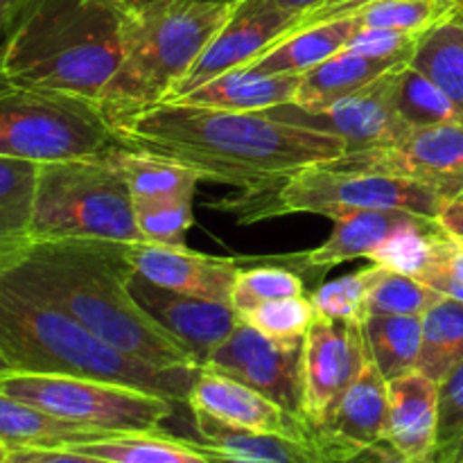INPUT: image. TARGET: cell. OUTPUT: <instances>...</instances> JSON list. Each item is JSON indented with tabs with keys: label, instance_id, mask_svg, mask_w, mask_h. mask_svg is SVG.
Wrapping results in <instances>:
<instances>
[{
	"label": "cell",
	"instance_id": "53",
	"mask_svg": "<svg viewBox=\"0 0 463 463\" xmlns=\"http://www.w3.org/2000/svg\"><path fill=\"white\" fill-rule=\"evenodd\" d=\"M5 81H7V80H5V75H3V68H0V86H3Z\"/></svg>",
	"mask_w": 463,
	"mask_h": 463
},
{
	"label": "cell",
	"instance_id": "44",
	"mask_svg": "<svg viewBox=\"0 0 463 463\" xmlns=\"http://www.w3.org/2000/svg\"><path fill=\"white\" fill-rule=\"evenodd\" d=\"M5 463H111L71 448H9Z\"/></svg>",
	"mask_w": 463,
	"mask_h": 463
},
{
	"label": "cell",
	"instance_id": "5",
	"mask_svg": "<svg viewBox=\"0 0 463 463\" xmlns=\"http://www.w3.org/2000/svg\"><path fill=\"white\" fill-rule=\"evenodd\" d=\"M235 5L167 0L127 9L125 54L102 90L98 107L107 118L163 102L197 63Z\"/></svg>",
	"mask_w": 463,
	"mask_h": 463
},
{
	"label": "cell",
	"instance_id": "12",
	"mask_svg": "<svg viewBox=\"0 0 463 463\" xmlns=\"http://www.w3.org/2000/svg\"><path fill=\"white\" fill-rule=\"evenodd\" d=\"M301 348L269 339L253 326L240 321L238 328L208 355L202 366L249 384L303 420Z\"/></svg>",
	"mask_w": 463,
	"mask_h": 463
},
{
	"label": "cell",
	"instance_id": "51",
	"mask_svg": "<svg viewBox=\"0 0 463 463\" xmlns=\"http://www.w3.org/2000/svg\"><path fill=\"white\" fill-rule=\"evenodd\" d=\"M203 3H222V5H238L240 0H203Z\"/></svg>",
	"mask_w": 463,
	"mask_h": 463
},
{
	"label": "cell",
	"instance_id": "16",
	"mask_svg": "<svg viewBox=\"0 0 463 463\" xmlns=\"http://www.w3.org/2000/svg\"><path fill=\"white\" fill-rule=\"evenodd\" d=\"M127 258L136 274L154 285L231 306L235 279L249 258H217L188 247H163L152 242H127Z\"/></svg>",
	"mask_w": 463,
	"mask_h": 463
},
{
	"label": "cell",
	"instance_id": "33",
	"mask_svg": "<svg viewBox=\"0 0 463 463\" xmlns=\"http://www.w3.org/2000/svg\"><path fill=\"white\" fill-rule=\"evenodd\" d=\"M366 285V317L371 315H414L423 317L441 294L419 279L384 267L371 265L360 269Z\"/></svg>",
	"mask_w": 463,
	"mask_h": 463
},
{
	"label": "cell",
	"instance_id": "28",
	"mask_svg": "<svg viewBox=\"0 0 463 463\" xmlns=\"http://www.w3.org/2000/svg\"><path fill=\"white\" fill-rule=\"evenodd\" d=\"M71 450L111 463H213L193 439L161 432H113L93 441L75 443Z\"/></svg>",
	"mask_w": 463,
	"mask_h": 463
},
{
	"label": "cell",
	"instance_id": "11",
	"mask_svg": "<svg viewBox=\"0 0 463 463\" xmlns=\"http://www.w3.org/2000/svg\"><path fill=\"white\" fill-rule=\"evenodd\" d=\"M369 355L364 324L317 317L301 348V416L307 428L324 425Z\"/></svg>",
	"mask_w": 463,
	"mask_h": 463
},
{
	"label": "cell",
	"instance_id": "20",
	"mask_svg": "<svg viewBox=\"0 0 463 463\" xmlns=\"http://www.w3.org/2000/svg\"><path fill=\"white\" fill-rule=\"evenodd\" d=\"M199 441L194 446L213 463H324L315 439H292L231 428L202 411H193Z\"/></svg>",
	"mask_w": 463,
	"mask_h": 463
},
{
	"label": "cell",
	"instance_id": "29",
	"mask_svg": "<svg viewBox=\"0 0 463 463\" xmlns=\"http://www.w3.org/2000/svg\"><path fill=\"white\" fill-rule=\"evenodd\" d=\"M364 335L371 360L387 383L419 369L423 348V317L371 315L364 319Z\"/></svg>",
	"mask_w": 463,
	"mask_h": 463
},
{
	"label": "cell",
	"instance_id": "14",
	"mask_svg": "<svg viewBox=\"0 0 463 463\" xmlns=\"http://www.w3.org/2000/svg\"><path fill=\"white\" fill-rule=\"evenodd\" d=\"M298 25H301V16H292V14L279 12V9L256 7V5L242 0L235 5L226 25L213 36L202 57L190 68L188 75L176 84L170 98H179L224 72L247 66L276 41L298 30Z\"/></svg>",
	"mask_w": 463,
	"mask_h": 463
},
{
	"label": "cell",
	"instance_id": "10",
	"mask_svg": "<svg viewBox=\"0 0 463 463\" xmlns=\"http://www.w3.org/2000/svg\"><path fill=\"white\" fill-rule=\"evenodd\" d=\"M398 68L366 84L364 89L337 99L324 111H303L294 104H283V107L271 109L269 113L280 120L297 122V125L335 136L344 143L346 154L393 147L411 131L396 109Z\"/></svg>",
	"mask_w": 463,
	"mask_h": 463
},
{
	"label": "cell",
	"instance_id": "55",
	"mask_svg": "<svg viewBox=\"0 0 463 463\" xmlns=\"http://www.w3.org/2000/svg\"><path fill=\"white\" fill-rule=\"evenodd\" d=\"M457 199H461V202H463V185H461V190H459V194H457Z\"/></svg>",
	"mask_w": 463,
	"mask_h": 463
},
{
	"label": "cell",
	"instance_id": "24",
	"mask_svg": "<svg viewBox=\"0 0 463 463\" xmlns=\"http://www.w3.org/2000/svg\"><path fill=\"white\" fill-rule=\"evenodd\" d=\"M39 163L0 156V269L32 247Z\"/></svg>",
	"mask_w": 463,
	"mask_h": 463
},
{
	"label": "cell",
	"instance_id": "54",
	"mask_svg": "<svg viewBox=\"0 0 463 463\" xmlns=\"http://www.w3.org/2000/svg\"><path fill=\"white\" fill-rule=\"evenodd\" d=\"M450 3H455L457 7H461V5H463V0H450Z\"/></svg>",
	"mask_w": 463,
	"mask_h": 463
},
{
	"label": "cell",
	"instance_id": "47",
	"mask_svg": "<svg viewBox=\"0 0 463 463\" xmlns=\"http://www.w3.org/2000/svg\"><path fill=\"white\" fill-rule=\"evenodd\" d=\"M242 3V0H240ZM249 5H256V7H269L279 9V12L292 14V16H306V14L315 12L317 7L326 3V0H244Z\"/></svg>",
	"mask_w": 463,
	"mask_h": 463
},
{
	"label": "cell",
	"instance_id": "40",
	"mask_svg": "<svg viewBox=\"0 0 463 463\" xmlns=\"http://www.w3.org/2000/svg\"><path fill=\"white\" fill-rule=\"evenodd\" d=\"M317 317L346 324H364L366 319V285L362 271L346 274L321 285L310 297Z\"/></svg>",
	"mask_w": 463,
	"mask_h": 463
},
{
	"label": "cell",
	"instance_id": "42",
	"mask_svg": "<svg viewBox=\"0 0 463 463\" xmlns=\"http://www.w3.org/2000/svg\"><path fill=\"white\" fill-rule=\"evenodd\" d=\"M420 283L437 289L441 297L463 301V247L443 235L437 256L428 269L419 276Z\"/></svg>",
	"mask_w": 463,
	"mask_h": 463
},
{
	"label": "cell",
	"instance_id": "46",
	"mask_svg": "<svg viewBox=\"0 0 463 463\" xmlns=\"http://www.w3.org/2000/svg\"><path fill=\"white\" fill-rule=\"evenodd\" d=\"M437 226L443 231V235L452 240V242L463 247V202L461 199H450L441 213L437 215Z\"/></svg>",
	"mask_w": 463,
	"mask_h": 463
},
{
	"label": "cell",
	"instance_id": "34",
	"mask_svg": "<svg viewBox=\"0 0 463 463\" xmlns=\"http://www.w3.org/2000/svg\"><path fill=\"white\" fill-rule=\"evenodd\" d=\"M459 7L450 0H373L351 16L369 30H398L423 36L439 23L457 16Z\"/></svg>",
	"mask_w": 463,
	"mask_h": 463
},
{
	"label": "cell",
	"instance_id": "7",
	"mask_svg": "<svg viewBox=\"0 0 463 463\" xmlns=\"http://www.w3.org/2000/svg\"><path fill=\"white\" fill-rule=\"evenodd\" d=\"M267 193L271 194H247V206L238 211L249 213L247 220L285 213H312L335 220L357 211H407L437 220L450 202L446 190L428 181L346 165L339 158L306 167Z\"/></svg>",
	"mask_w": 463,
	"mask_h": 463
},
{
	"label": "cell",
	"instance_id": "52",
	"mask_svg": "<svg viewBox=\"0 0 463 463\" xmlns=\"http://www.w3.org/2000/svg\"><path fill=\"white\" fill-rule=\"evenodd\" d=\"M5 457H7V448H5L3 443H0V463H5Z\"/></svg>",
	"mask_w": 463,
	"mask_h": 463
},
{
	"label": "cell",
	"instance_id": "19",
	"mask_svg": "<svg viewBox=\"0 0 463 463\" xmlns=\"http://www.w3.org/2000/svg\"><path fill=\"white\" fill-rule=\"evenodd\" d=\"M387 439L411 459H432L439 434V383L419 369L389 380Z\"/></svg>",
	"mask_w": 463,
	"mask_h": 463
},
{
	"label": "cell",
	"instance_id": "37",
	"mask_svg": "<svg viewBox=\"0 0 463 463\" xmlns=\"http://www.w3.org/2000/svg\"><path fill=\"white\" fill-rule=\"evenodd\" d=\"M240 319L244 324L253 326L258 333L267 335L280 344H292V346H303L307 330L315 324L317 312L312 307L310 297H292L279 298V301L262 303L253 310L244 312Z\"/></svg>",
	"mask_w": 463,
	"mask_h": 463
},
{
	"label": "cell",
	"instance_id": "32",
	"mask_svg": "<svg viewBox=\"0 0 463 463\" xmlns=\"http://www.w3.org/2000/svg\"><path fill=\"white\" fill-rule=\"evenodd\" d=\"M441 238L443 231L439 229L437 222L428 220V217H414L401 229L393 231L389 238H384L366 256V260H371V265L419 279L437 256Z\"/></svg>",
	"mask_w": 463,
	"mask_h": 463
},
{
	"label": "cell",
	"instance_id": "45",
	"mask_svg": "<svg viewBox=\"0 0 463 463\" xmlns=\"http://www.w3.org/2000/svg\"><path fill=\"white\" fill-rule=\"evenodd\" d=\"M369 3H373V0H326L321 7H317L315 12L306 14V16L301 18V25H298V30H301V27H307V25H317V23L333 21V18L351 16L353 12H357V9L364 7V5H369Z\"/></svg>",
	"mask_w": 463,
	"mask_h": 463
},
{
	"label": "cell",
	"instance_id": "23",
	"mask_svg": "<svg viewBox=\"0 0 463 463\" xmlns=\"http://www.w3.org/2000/svg\"><path fill=\"white\" fill-rule=\"evenodd\" d=\"M414 213L407 211H357L335 217L333 233L324 244L301 256L307 269H330L342 262L366 258L384 238L411 222Z\"/></svg>",
	"mask_w": 463,
	"mask_h": 463
},
{
	"label": "cell",
	"instance_id": "25",
	"mask_svg": "<svg viewBox=\"0 0 463 463\" xmlns=\"http://www.w3.org/2000/svg\"><path fill=\"white\" fill-rule=\"evenodd\" d=\"M398 66L402 63L380 61V59L362 57V54L342 50L319 66L303 72L294 107L303 109V111H324L337 99L364 89L366 84L387 75Z\"/></svg>",
	"mask_w": 463,
	"mask_h": 463
},
{
	"label": "cell",
	"instance_id": "17",
	"mask_svg": "<svg viewBox=\"0 0 463 463\" xmlns=\"http://www.w3.org/2000/svg\"><path fill=\"white\" fill-rule=\"evenodd\" d=\"M188 407L193 411L211 416L231 428L249 430L260 434H279V437L310 439L312 430L306 420L289 414L260 392L251 389L240 380L229 378L211 369H199L194 387L190 392Z\"/></svg>",
	"mask_w": 463,
	"mask_h": 463
},
{
	"label": "cell",
	"instance_id": "26",
	"mask_svg": "<svg viewBox=\"0 0 463 463\" xmlns=\"http://www.w3.org/2000/svg\"><path fill=\"white\" fill-rule=\"evenodd\" d=\"M107 437V432L57 419L0 392V443L5 448H71Z\"/></svg>",
	"mask_w": 463,
	"mask_h": 463
},
{
	"label": "cell",
	"instance_id": "39",
	"mask_svg": "<svg viewBox=\"0 0 463 463\" xmlns=\"http://www.w3.org/2000/svg\"><path fill=\"white\" fill-rule=\"evenodd\" d=\"M434 463H463V362L439 383V434Z\"/></svg>",
	"mask_w": 463,
	"mask_h": 463
},
{
	"label": "cell",
	"instance_id": "57",
	"mask_svg": "<svg viewBox=\"0 0 463 463\" xmlns=\"http://www.w3.org/2000/svg\"><path fill=\"white\" fill-rule=\"evenodd\" d=\"M120 3H122V0H120Z\"/></svg>",
	"mask_w": 463,
	"mask_h": 463
},
{
	"label": "cell",
	"instance_id": "13",
	"mask_svg": "<svg viewBox=\"0 0 463 463\" xmlns=\"http://www.w3.org/2000/svg\"><path fill=\"white\" fill-rule=\"evenodd\" d=\"M346 165L428 181L457 199L463 185V116L411 129L398 145L339 158Z\"/></svg>",
	"mask_w": 463,
	"mask_h": 463
},
{
	"label": "cell",
	"instance_id": "35",
	"mask_svg": "<svg viewBox=\"0 0 463 463\" xmlns=\"http://www.w3.org/2000/svg\"><path fill=\"white\" fill-rule=\"evenodd\" d=\"M396 109L410 129L432 127L463 116L430 77L411 68L410 63L401 66L396 72Z\"/></svg>",
	"mask_w": 463,
	"mask_h": 463
},
{
	"label": "cell",
	"instance_id": "18",
	"mask_svg": "<svg viewBox=\"0 0 463 463\" xmlns=\"http://www.w3.org/2000/svg\"><path fill=\"white\" fill-rule=\"evenodd\" d=\"M389 392L375 362H364L324 425L312 430L321 448H366L387 439Z\"/></svg>",
	"mask_w": 463,
	"mask_h": 463
},
{
	"label": "cell",
	"instance_id": "4",
	"mask_svg": "<svg viewBox=\"0 0 463 463\" xmlns=\"http://www.w3.org/2000/svg\"><path fill=\"white\" fill-rule=\"evenodd\" d=\"M0 357L21 373H57L134 387L188 405L199 369H172L118 351L72 317L0 288Z\"/></svg>",
	"mask_w": 463,
	"mask_h": 463
},
{
	"label": "cell",
	"instance_id": "36",
	"mask_svg": "<svg viewBox=\"0 0 463 463\" xmlns=\"http://www.w3.org/2000/svg\"><path fill=\"white\" fill-rule=\"evenodd\" d=\"M306 283L288 267H242L231 292V307L240 317L262 303L303 297Z\"/></svg>",
	"mask_w": 463,
	"mask_h": 463
},
{
	"label": "cell",
	"instance_id": "56",
	"mask_svg": "<svg viewBox=\"0 0 463 463\" xmlns=\"http://www.w3.org/2000/svg\"><path fill=\"white\" fill-rule=\"evenodd\" d=\"M457 16H463V5L459 7V12H457Z\"/></svg>",
	"mask_w": 463,
	"mask_h": 463
},
{
	"label": "cell",
	"instance_id": "30",
	"mask_svg": "<svg viewBox=\"0 0 463 463\" xmlns=\"http://www.w3.org/2000/svg\"><path fill=\"white\" fill-rule=\"evenodd\" d=\"M411 68L434 81L463 113V16H452L419 39Z\"/></svg>",
	"mask_w": 463,
	"mask_h": 463
},
{
	"label": "cell",
	"instance_id": "21",
	"mask_svg": "<svg viewBox=\"0 0 463 463\" xmlns=\"http://www.w3.org/2000/svg\"><path fill=\"white\" fill-rule=\"evenodd\" d=\"M357 30L360 23L355 16L333 18V21L301 27L276 41L260 57L242 68L262 75H303L310 68L324 63L326 59L342 52Z\"/></svg>",
	"mask_w": 463,
	"mask_h": 463
},
{
	"label": "cell",
	"instance_id": "8",
	"mask_svg": "<svg viewBox=\"0 0 463 463\" xmlns=\"http://www.w3.org/2000/svg\"><path fill=\"white\" fill-rule=\"evenodd\" d=\"M116 147H122L120 138L98 104L9 81L0 86V156L41 165Z\"/></svg>",
	"mask_w": 463,
	"mask_h": 463
},
{
	"label": "cell",
	"instance_id": "50",
	"mask_svg": "<svg viewBox=\"0 0 463 463\" xmlns=\"http://www.w3.org/2000/svg\"><path fill=\"white\" fill-rule=\"evenodd\" d=\"M5 373H12V369H9L7 362H5L3 357H0V375H5Z\"/></svg>",
	"mask_w": 463,
	"mask_h": 463
},
{
	"label": "cell",
	"instance_id": "27",
	"mask_svg": "<svg viewBox=\"0 0 463 463\" xmlns=\"http://www.w3.org/2000/svg\"><path fill=\"white\" fill-rule=\"evenodd\" d=\"M113 165L125 176L134 202H163V199H185L197 193L199 175L190 167L167 158L140 152L131 147H116L109 152Z\"/></svg>",
	"mask_w": 463,
	"mask_h": 463
},
{
	"label": "cell",
	"instance_id": "38",
	"mask_svg": "<svg viewBox=\"0 0 463 463\" xmlns=\"http://www.w3.org/2000/svg\"><path fill=\"white\" fill-rule=\"evenodd\" d=\"M194 197L134 202L136 224L145 242L163 247H185V235L194 224Z\"/></svg>",
	"mask_w": 463,
	"mask_h": 463
},
{
	"label": "cell",
	"instance_id": "48",
	"mask_svg": "<svg viewBox=\"0 0 463 463\" xmlns=\"http://www.w3.org/2000/svg\"><path fill=\"white\" fill-rule=\"evenodd\" d=\"M30 0H0V48Z\"/></svg>",
	"mask_w": 463,
	"mask_h": 463
},
{
	"label": "cell",
	"instance_id": "31",
	"mask_svg": "<svg viewBox=\"0 0 463 463\" xmlns=\"http://www.w3.org/2000/svg\"><path fill=\"white\" fill-rule=\"evenodd\" d=\"M463 362V301L443 297L423 315L419 371L441 383Z\"/></svg>",
	"mask_w": 463,
	"mask_h": 463
},
{
	"label": "cell",
	"instance_id": "3",
	"mask_svg": "<svg viewBox=\"0 0 463 463\" xmlns=\"http://www.w3.org/2000/svg\"><path fill=\"white\" fill-rule=\"evenodd\" d=\"M120 0H30L0 48L9 84L98 104L125 54Z\"/></svg>",
	"mask_w": 463,
	"mask_h": 463
},
{
	"label": "cell",
	"instance_id": "22",
	"mask_svg": "<svg viewBox=\"0 0 463 463\" xmlns=\"http://www.w3.org/2000/svg\"><path fill=\"white\" fill-rule=\"evenodd\" d=\"M298 81L301 75H262L249 68H235L190 93L170 99L226 111H271L283 104H294Z\"/></svg>",
	"mask_w": 463,
	"mask_h": 463
},
{
	"label": "cell",
	"instance_id": "9",
	"mask_svg": "<svg viewBox=\"0 0 463 463\" xmlns=\"http://www.w3.org/2000/svg\"><path fill=\"white\" fill-rule=\"evenodd\" d=\"M0 392L57 419L99 432H156L175 411V402L134 387L57 373L0 375Z\"/></svg>",
	"mask_w": 463,
	"mask_h": 463
},
{
	"label": "cell",
	"instance_id": "1",
	"mask_svg": "<svg viewBox=\"0 0 463 463\" xmlns=\"http://www.w3.org/2000/svg\"><path fill=\"white\" fill-rule=\"evenodd\" d=\"M109 120L125 147L175 161L199 179L235 185L247 194L279 188L306 167L346 154L335 136L269 111H226L163 99Z\"/></svg>",
	"mask_w": 463,
	"mask_h": 463
},
{
	"label": "cell",
	"instance_id": "2",
	"mask_svg": "<svg viewBox=\"0 0 463 463\" xmlns=\"http://www.w3.org/2000/svg\"><path fill=\"white\" fill-rule=\"evenodd\" d=\"M134 276L127 242H34L0 269V288L72 317L99 339L138 360L199 369L197 357L163 330L129 292Z\"/></svg>",
	"mask_w": 463,
	"mask_h": 463
},
{
	"label": "cell",
	"instance_id": "15",
	"mask_svg": "<svg viewBox=\"0 0 463 463\" xmlns=\"http://www.w3.org/2000/svg\"><path fill=\"white\" fill-rule=\"evenodd\" d=\"M129 292L134 301L161 326L193 351L199 366L240 326V315L226 303L188 297L175 289L154 285L140 274L131 276Z\"/></svg>",
	"mask_w": 463,
	"mask_h": 463
},
{
	"label": "cell",
	"instance_id": "41",
	"mask_svg": "<svg viewBox=\"0 0 463 463\" xmlns=\"http://www.w3.org/2000/svg\"><path fill=\"white\" fill-rule=\"evenodd\" d=\"M419 39L420 36L407 34V32L369 30V27H360L344 50H346V52L362 54V57L380 59V61L410 63L411 57H414Z\"/></svg>",
	"mask_w": 463,
	"mask_h": 463
},
{
	"label": "cell",
	"instance_id": "49",
	"mask_svg": "<svg viewBox=\"0 0 463 463\" xmlns=\"http://www.w3.org/2000/svg\"><path fill=\"white\" fill-rule=\"evenodd\" d=\"M158 3H167V0H122V5H125V9H145V7H152V5H158Z\"/></svg>",
	"mask_w": 463,
	"mask_h": 463
},
{
	"label": "cell",
	"instance_id": "43",
	"mask_svg": "<svg viewBox=\"0 0 463 463\" xmlns=\"http://www.w3.org/2000/svg\"><path fill=\"white\" fill-rule=\"evenodd\" d=\"M317 450H319L324 463H434L432 459L420 461V459H411V457H405L402 452H398L396 448L387 441L373 443V446H366V448H321V446H317Z\"/></svg>",
	"mask_w": 463,
	"mask_h": 463
},
{
	"label": "cell",
	"instance_id": "6",
	"mask_svg": "<svg viewBox=\"0 0 463 463\" xmlns=\"http://www.w3.org/2000/svg\"><path fill=\"white\" fill-rule=\"evenodd\" d=\"M54 240L145 242L129 185L109 154L39 165L32 244Z\"/></svg>",
	"mask_w": 463,
	"mask_h": 463
}]
</instances>
